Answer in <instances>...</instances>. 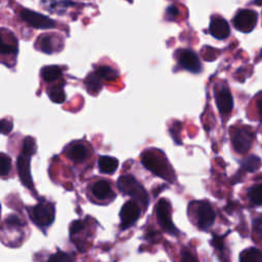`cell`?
I'll return each instance as SVG.
<instances>
[{
  "mask_svg": "<svg viewBox=\"0 0 262 262\" xmlns=\"http://www.w3.org/2000/svg\"><path fill=\"white\" fill-rule=\"evenodd\" d=\"M140 209L139 206L135 201H128L123 205L120 217H121V228L126 229L127 227L131 226L139 217Z\"/></svg>",
  "mask_w": 262,
  "mask_h": 262,
  "instance_id": "obj_9",
  "label": "cell"
},
{
  "mask_svg": "<svg viewBox=\"0 0 262 262\" xmlns=\"http://www.w3.org/2000/svg\"><path fill=\"white\" fill-rule=\"evenodd\" d=\"M13 130V122L11 120H7V119H4L2 121V132L4 134L10 133Z\"/></svg>",
  "mask_w": 262,
  "mask_h": 262,
  "instance_id": "obj_34",
  "label": "cell"
},
{
  "mask_svg": "<svg viewBox=\"0 0 262 262\" xmlns=\"http://www.w3.org/2000/svg\"><path fill=\"white\" fill-rule=\"evenodd\" d=\"M233 26L236 30L243 33L251 32L257 24V14L254 11L243 10L240 11L233 18Z\"/></svg>",
  "mask_w": 262,
  "mask_h": 262,
  "instance_id": "obj_6",
  "label": "cell"
},
{
  "mask_svg": "<svg viewBox=\"0 0 262 262\" xmlns=\"http://www.w3.org/2000/svg\"><path fill=\"white\" fill-rule=\"evenodd\" d=\"M85 224L83 221H80V220H76L74 221L72 224H71L70 226V231L71 233H77L79 231H81L83 228H84Z\"/></svg>",
  "mask_w": 262,
  "mask_h": 262,
  "instance_id": "obj_29",
  "label": "cell"
},
{
  "mask_svg": "<svg viewBox=\"0 0 262 262\" xmlns=\"http://www.w3.org/2000/svg\"><path fill=\"white\" fill-rule=\"evenodd\" d=\"M181 262H198V259L189 251H182Z\"/></svg>",
  "mask_w": 262,
  "mask_h": 262,
  "instance_id": "obj_32",
  "label": "cell"
},
{
  "mask_svg": "<svg viewBox=\"0 0 262 262\" xmlns=\"http://www.w3.org/2000/svg\"><path fill=\"white\" fill-rule=\"evenodd\" d=\"M240 262H262V252L256 248H249L240 254Z\"/></svg>",
  "mask_w": 262,
  "mask_h": 262,
  "instance_id": "obj_20",
  "label": "cell"
},
{
  "mask_svg": "<svg viewBox=\"0 0 262 262\" xmlns=\"http://www.w3.org/2000/svg\"><path fill=\"white\" fill-rule=\"evenodd\" d=\"M118 187L123 194L132 197L145 207L148 206L149 195L147 190L132 175H123L119 177Z\"/></svg>",
  "mask_w": 262,
  "mask_h": 262,
  "instance_id": "obj_1",
  "label": "cell"
},
{
  "mask_svg": "<svg viewBox=\"0 0 262 262\" xmlns=\"http://www.w3.org/2000/svg\"><path fill=\"white\" fill-rule=\"evenodd\" d=\"M40 74L45 82L52 83L62 77L63 71L62 68L59 66H46L41 69Z\"/></svg>",
  "mask_w": 262,
  "mask_h": 262,
  "instance_id": "obj_15",
  "label": "cell"
},
{
  "mask_svg": "<svg viewBox=\"0 0 262 262\" xmlns=\"http://www.w3.org/2000/svg\"><path fill=\"white\" fill-rule=\"evenodd\" d=\"M98 164H99L100 171L102 173H105V174L114 173L117 170L118 166H119L118 160L116 158H113V157H110V156L100 157Z\"/></svg>",
  "mask_w": 262,
  "mask_h": 262,
  "instance_id": "obj_16",
  "label": "cell"
},
{
  "mask_svg": "<svg viewBox=\"0 0 262 262\" xmlns=\"http://www.w3.org/2000/svg\"><path fill=\"white\" fill-rule=\"evenodd\" d=\"M243 168L249 172H255L261 166V160L256 156H250L246 158L242 163Z\"/></svg>",
  "mask_w": 262,
  "mask_h": 262,
  "instance_id": "obj_23",
  "label": "cell"
},
{
  "mask_svg": "<svg viewBox=\"0 0 262 262\" xmlns=\"http://www.w3.org/2000/svg\"><path fill=\"white\" fill-rule=\"evenodd\" d=\"M55 207L46 202L39 203L30 209L31 219L40 227L50 226L55 220Z\"/></svg>",
  "mask_w": 262,
  "mask_h": 262,
  "instance_id": "obj_3",
  "label": "cell"
},
{
  "mask_svg": "<svg viewBox=\"0 0 262 262\" xmlns=\"http://www.w3.org/2000/svg\"><path fill=\"white\" fill-rule=\"evenodd\" d=\"M254 231L259 237V240L262 241V218H258L254 221Z\"/></svg>",
  "mask_w": 262,
  "mask_h": 262,
  "instance_id": "obj_33",
  "label": "cell"
},
{
  "mask_svg": "<svg viewBox=\"0 0 262 262\" xmlns=\"http://www.w3.org/2000/svg\"><path fill=\"white\" fill-rule=\"evenodd\" d=\"M254 135L249 128H237L231 135L232 147L239 154H246L252 147Z\"/></svg>",
  "mask_w": 262,
  "mask_h": 262,
  "instance_id": "obj_4",
  "label": "cell"
},
{
  "mask_svg": "<svg viewBox=\"0 0 262 262\" xmlns=\"http://www.w3.org/2000/svg\"><path fill=\"white\" fill-rule=\"evenodd\" d=\"M198 224L201 228H209L215 220V212L209 203H201L197 210Z\"/></svg>",
  "mask_w": 262,
  "mask_h": 262,
  "instance_id": "obj_12",
  "label": "cell"
},
{
  "mask_svg": "<svg viewBox=\"0 0 262 262\" xmlns=\"http://www.w3.org/2000/svg\"><path fill=\"white\" fill-rule=\"evenodd\" d=\"M18 52V46L16 45H12V44H8L3 40V47H2V53L3 55H8V54H13Z\"/></svg>",
  "mask_w": 262,
  "mask_h": 262,
  "instance_id": "obj_28",
  "label": "cell"
},
{
  "mask_svg": "<svg viewBox=\"0 0 262 262\" xmlns=\"http://www.w3.org/2000/svg\"><path fill=\"white\" fill-rule=\"evenodd\" d=\"M212 244L213 246L215 247L217 250L222 251L224 249V244H223V239L222 236H218V235H214L213 236V240H212Z\"/></svg>",
  "mask_w": 262,
  "mask_h": 262,
  "instance_id": "obj_30",
  "label": "cell"
},
{
  "mask_svg": "<svg viewBox=\"0 0 262 262\" xmlns=\"http://www.w3.org/2000/svg\"><path fill=\"white\" fill-rule=\"evenodd\" d=\"M18 171L22 183L29 189H34L31 176V157L21 154L18 158Z\"/></svg>",
  "mask_w": 262,
  "mask_h": 262,
  "instance_id": "obj_10",
  "label": "cell"
},
{
  "mask_svg": "<svg viewBox=\"0 0 262 262\" xmlns=\"http://www.w3.org/2000/svg\"><path fill=\"white\" fill-rule=\"evenodd\" d=\"M258 112L262 116V94H261L260 99L258 100Z\"/></svg>",
  "mask_w": 262,
  "mask_h": 262,
  "instance_id": "obj_36",
  "label": "cell"
},
{
  "mask_svg": "<svg viewBox=\"0 0 262 262\" xmlns=\"http://www.w3.org/2000/svg\"><path fill=\"white\" fill-rule=\"evenodd\" d=\"M209 31L213 37H215L216 39H219V40L226 39L230 34L228 23L224 19L219 18V17L212 18Z\"/></svg>",
  "mask_w": 262,
  "mask_h": 262,
  "instance_id": "obj_11",
  "label": "cell"
},
{
  "mask_svg": "<svg viewBox=\"0 0 262 262\" xmlns=\"http://www.w3.org/2000/svg\"><path fill=\"white\" fill-rule=\"evenodd\" d=\"M157 217L158 221L161 225V227L169 233H177V229L174 226L172 220H171V215H170V204L167 200L162 199L159 201L157 205Z\"/></svg>",
  "mask_w": 262,
  "mask_h": 262,
  "instance_id": "obj_7",
  "label": "cell"
},
{
  "mask_svg": "<svg viewBox=\"0 0 262 262\" xmlns=\"http://www.w3.org/2000/svg\"><path fill=\"white\" fill-rule=\"evenodd\" d=\"M215 101L221 115H227L231 112L233 107V100L230 91L227 88L222 87L215 92Z\"/></svg>",
  "mask_w": 262,
  "mask_h": 262,
  "instance_id": "obj_13",
  "label": "cell"
},
{
  "mask_svg": "<svg viewBox=\"0 0 262 262\" xmlns=\"http://www.w3.org/2000/svg\"><path fill=\"white\" fill-rule=\"evenodd\" d=\"M37 151V146L35 138L31 136H27L23 141V149H22V154L26 156H33Z\"/></svg>",
  "mask_w": 262,
  "mask_h": 262,
  "instance_id": "obj_24",
  "label": "cell"
},
{
  "mask_svg": "<svg viewBox=\"0 0 262 262\" xmlns=\"http://www.w3.org/2000/svg\"><path fill=\"white\" fill-rule=\"evenodd\" d=\"M7 223L11 226H20L23 225V221L17 215H11L7 218Z\"/></svg>",
  "mask_w": 262,
  "mask_h": 262,
  "instance_id": "obj_35",
  "label": "cell"
},
{
  "mask_svg": "<svg viewBox=\"0 0 262 262\" xmlns=\"http://www.w3.org/2000/svg\"><path fill=\"white\" fill-rule=\"evenodd\" d=\"M92 193L100 200H106L113 195L112 188L106 180H99L98 182H95L92 187Z\"/></svg>",
  "mask_w": 262,
  "mask_h": 262,
  "instance_id": "obj_17",
  "label": "cell"
},
{
  "mask_svg": "<svg viewBox=\"0 0 262 262\" xmlns=\"http://www.w3.org/2000/svg\"><path fill=\"white\" fill-rule=\"evenodd\" d=\"M179 15V10L175 6H170L166 10V16L168 17L169 20H173Z\"/></svg>",
  "mask_w": 262,
  "mask_h": 262,
  "instance_id": "obj_31",
  "label": "cell"
},
{
  "mask_svg": "<svg viewBox=\"0 0 262 262\" xmlns=\"http://www.w3.org/2000/svg\"><path fill=\"white\" fill-rule=\"evenodd\" d=\"M21 18L25 21L28 25L37 29H53L56 27V23L49 17L38 14L30 10H22Z\"/></svg>",
  "mask_w": 262,
  "mask_h": 262,
  "instance_id": "obj_5",
  "label": "cell"
},
{
  "mask_svg": "<svg viewBox=\"0 0 262 262\" xmlns=\"http://www.w3.org/2000/svg\"><path fill=\"white\" fill-rule=\"evenodd\" d=\"M97 73L103 80L107 81H115L119 77V73L117 71L108 66H101L97 70Z\"/></svg>",
  "mask_w": 262,
  "mask_h": 262,
  "instance_id": "obj_22",
  "label": "cell"
},
{
  "mask_svg": "<svg viewBox=\"0 0 262 262\" xmlns=\"http://www.w3.org/2000/svg\"><path fill=\"white\" fill-rule=\"evenodd\" d=\"M141 163L145 167L162 178L171 181V171L169 166L163 158L156 155L154 152L146 151L141 155Z\"/></svg>",
  "mask_w": 262,
  "mask_h": 262,
  "instance_id": "obj_2",
  "label": "cell"
},
{
  "mask_svg": "<svg viewBox=\"0 0 262 262\" xmlns=\"http://www.w3.org/2000/svg\"><path fill=\"white\" fill-rule=\"evenodd\" d=\"M67 156L75 163L84 161L88 156V150L83 144H73L67 151Z\"/></svg>",
  "mask_w": 262,
  "mask_h": 262,
  "instance_id": "obj_14",
  "label": "cell"
},
{
  "mask_svg": "<svg viewBox=\"0 0 262 262\" xmlns=\"http://www.w3.org/2000/svg\"><path fill=\"white\" fill-rule=\"evenodd\" d=\"M47 262H73V260L71 259V257L64 253V252H57L51 258L47 260Z\"/></svg>",
  "mask_w": 262,
  "mask_h": 262,
  "instance_id": "obj_27",
  "label": "cell"
},
{
  "mask_svg": "<svg viewBox=\"0 0 262 262\" xmlns=\"http://www.w3.org/2000/svg\"><path fill=\"white\" fill-rule=\"evenodd\" d=\"M36 47L37 50H39L44 54L52 55L55 52V45H54L52 35L49 34L40 35L36 41Z\"/></svg>",
  "mask_w": 262,
  "mask_h": 262,
  "instance_id": "obj_18",
  "label": "cell"
},
{
  "mask_svg": "<svg viewBox=\"0 0 262 262\" xmlns=\"http://www.w3.org/2000/svg\"><path fill=\"white\" fill-rule=\"evenodd\" d=\"M176 56L178 64L181 68L192 73L201 72L202 66L200 60L192 50H179L176 52Z\"/></svg>",
  "mask_w": 262,
  "mask_h": 262,
  "instance_id": "obj_8",
  "label": "cell"
},
{
  "mask_svg": "<svg viewBox=\"0 0 262 262\" xmlns=\"http://www.w3.org/2000/svg\"><path fill=\"white\" fill-rule=\"evenodd\" d=\"M248 197L252 204L262 206V184H258L251 187L248 193Z\"/></svg>",
  "mask_w": 262,
  "mask_h": 262,
  "instance_id": "obj_25",
  "label": "cell"
},
{
  "mask_svg": "<svg viewBox=\"0 0 262 262\" xmlns=\"http://www.w3.org/2000/svg\"><path fill=\"white\" fill-rule=\"evenodd\" d=\"M12 169V159L6 155L2 154L0 155V174L2 176H6L10 173Z\"/></svg>",
  "mask_w": 262,
  "mask_h": 262,
  "instance_id": "obj_26",
  "label": "cell"
},
{
  "mask_svg": "<svg viewBox=\"0 0 262 262\" xmlns=\"http://www.w3.org/2000/svg\"><path fill=\"white\" fill-rule=\"evenodd\" d=\"M102 80L103 79L98 75L97 72L88 75L87 78L85 79V85H86L87 91L91 92V93H98L99 91H101V89L103 87Z\"/></svg>",
  "mask_w": 262,
  "mask_h": 262,
  "instance_id": "obj_19",
  "label": "cell"
},
{
  "mask_svg": "<svg viewBox=\"0 0 262 262\" xmlns=\"http://www.w3.org/2000/svg\"><path fill=\"white\" fill-rule=\"evenodd\" d=\"M47 93H49L50 99L56 104H63L66 101V93L64 91L63 86L61 85L51 87L47 90Z\"/></svg>",
  "mask_w": 262,
  "mask_h": 262,
  "instance_id": "obj_21",
  "label": "cell"
}]
</instances>
